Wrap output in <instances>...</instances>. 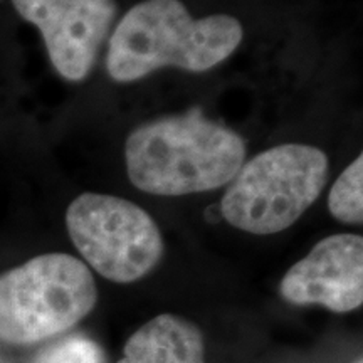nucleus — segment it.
<instances>
[{
    "label": "nucleus",
    "mask_w": 363,
    "mask_h": 363,
    "mask_svg": "<svg viewBox=\"0 0 363 363\" xmlns=\"http://www.w3.org/2000/svg\"><path fill=\"white\" fill-rule=\"evenodd\" d=\"M43 34L54 69L72 83L93 71L118 16L116 0H12Z\"/></svg>",
    "instance_id": "obj_6"
},
{
    "label": "nucleus",
    "mask_w": 363,
    "mask_h": 363,
    "mask_svg": "<svg viewBox=\"0 0 363 363\" xmlns=\"http://www.w3.org/2000/svg\"><path fill=\"white\" fill-rule=\"evenodd\" d=\"M293 305H323L335 313L357 310L363 301V239L337 234L321 239L281 281Z\"/></svg>",
    "instance_id": "obj_7"
},
{
    "label": "nucleus",
    "mask_w": 363,
    "mask_h": 363,
    "mask_svg": "<svg viewBox=\"0 0 363 363\" xmlns=\"http://www.w3.org/2000/svg\"><path fill=\"white\" fill-rule=\"evenodd\" d=\"M244 39L233 16L194 19L182 0H143L118 21L108 40L106 71L133 83L162 67L206 72L230 57Z\"/></svg>",
    "instance_id": "obj_2"
},
{
    "label": "nucleus",
    "mask_w": 363,
    "mask_h": 363,
    "mask_svg": "<svg viewBox=\"0 0 363 363\" xmlns=\"http://www.w3.org/2000/svg\"><path fill=\"white\" fill-rule=\"evenodd\" d=\"M328 172V157L313 145L283 143L267 148L244 162L229 182L220 214L244 233H281L318 201Z\"/></svg>",
    "instance_id": "obj_3"
},
{
    "label": "nucleus",
    "mask_w": 363,
    "mask_h": 363,
    "mask_svg": "<svg viewBox=\"0 0 363 363\" xmlns=\"http://www.w3.org/2000/svg\"><path fill=\"white\" fill-rule=\"evenodd\" d=\"M35 363H104V355L91 340L71 337L40 353Z\"/></svg>",
    "instance_id": "obj_10"
},
{
    "label": "nucleus",
    "mask_w": 363,
    "mask_h": 363,
    "mask_svg": "<svg viewBox=\"0 0 363 363\" xmlns=\"http://www.w3.org/2000/svg\"><path fill=\"white\" fill-rule=\"evenodd\" d=\"M118 363H206V345L190 321L160 315L135 331Z\"/></svg>",
    "instance_id": "obj_8"
},
{
    "label": "nucleus",
    "mask_w": 363,
    "mask_h": 363,
    "mask_svg": "<svg viewBox=\"0 0 363 363\" xmlns=\"http://www.w3.org/2000/svg\"><path fill=\"white\" fill-rule=\"evenodd\" d=\"M331 216L345 224H362L363 220V157L358 155L345 169L328 195Z\"/></svg>",
    "instance_id": "obj_9"
},
{
    "label": "nucleus",
    "mask_w": 363,
    "mask_h": 363,
    "mask_svg": "<svg viewBox=\"0 0 363 363\" xmlns=\"http://www.w3.org/2000/svg\"><path fill=\"white\" fill-rule=\"evenodd\" d=\"M358 363H362V362H358Z\"/></svg>",
    "instance_id": "obj_11"
},
{
    "label": "nucleus",
    "mask_w": 363,
    "mask_h": 363,
    "mask_svg": "<svg viewBox=\"0 0 363 363\" xmlns=\"http://www.w3.org/2000/svg\"><path fill=\"white\" fill-rule=\"evenodd\" d=\"M66 225L84 261L115 283L142 279L165 251L152 216L116 195L81 194L67 207Z\"/></svg>",
    "instance_id": "obj_5"
},
{
    "label": "nucleus",
    "mask_w": 363,
    "mask_h": 363,
    "mask_svg": "<svg viewBox=\"0 0 363 363\" xmlns=\"http://www.w3.org/2000/svg\"><path fill=\"white\" fill-rule=\"evenodd\" d=\"M247 155L242 136L201 108L147 121L125 143L126 174L142 192L163 197L202 194L229 184Z\"/></svg>",
    "instance_id": "obj_1"
},
{
    "label": "nucleus",
    "mask_w": 363,
    "mask_h": 363,
    "mask_svg": "<svg viewBox=\"0 0 363 363\" xmlns=\"http://www.w3.org/2000/svg\"><path fill=\"white\" fill-rule=\"evenodd\" d=\"M96 301V283L83 261L43 254L0 276V340L27 345L65 333Z\"/></svg>",
    "instance_id": "obj_4"
}]
</instances>
